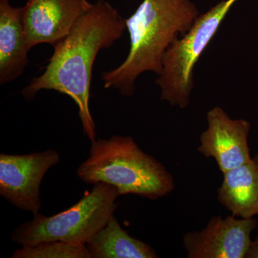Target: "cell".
<instances>
[{
  "label": "cell",
  "mask_w": 258,
  "mask_h": 258,
  "mask_svg": "<svg viewBox=\"0 0 258 258\" xmlns=\"http://www.w3.org/2000/svg\"><path fill=\"white\" fill-rule=\"evenodd\" d=\"M126 29L125 19L105 0H98L78 20L69 35L54 45V52L41 76L22 94L31 101L42 90L69 96L77 105L83 134L96 140V124L90 110L93 64L99 51L109 48Z\"/></svg>",
  "instance_id": "obj_1"
},
{
  "label": "cell",
  "mask_w": 258,
  "mask_h": 258,
  "mask_svg": "<svg viewBox=\"0 0 258 258\" xmlns=\"http://www.w3.org/2000/svg\"><path fill=\"white\" fill-rule=\"evenodd\" d=\"M199 15L191 0H143L125 20L130 50L118 68L102 74L104 88L131 96L141 74L151 71L159 76L168 47L189 30Z\"/></svg>",
  "instance_id": "obj_2"
},
{
  "label": "cell",
  "mask_w": 258,
  "mask_h": 258,
  "mask_svg": "<svg viewBox=\"0 0 258 258\" xmlns=\"http://www.w3.org/2000/svg\"><path fill=\"white\" fill-rule=\"evenodd\" d=\"M76 174L87 184L112 185L120 196L134 195L155 200L167 196L175 187L174 177L165 166L125 136L91 142L88 157Z\"/></svg>",
  "instance_id": "obj_3"
},
{
  "label": "cell",
  "mask_w": 258,
  "mask_h": 258,
  "mask_svg": "<svg viewBox=\"0 0 258 258\" xmlns=\"http://www.w3.org/2000/svg\"><path fill=\"white\" fill-rule=\"evenodd\" d=\"M71 208L45 216L40 212L23 222L13 232L12 240L22 246L35 245L47 241L86 244L101 230L118 208L120 195L115 186L106 183L93 184Z\"/></svg>",
  "instance_id": "obj_4"
},
{
  "label": "cell",
  "mask_w": 258,
  "mask_h": 258,
  "mask_svg": "<svg viewBox=\"0 0 258 258\" xmlns=\"http://www.w3.org/2000/svg\"><path fill=\"white\" fill-rule=\"evenodd\" d=\"M237 1L222 0L199 15L181 38L178 37L168 47L156 81L161 88V101L180 108L189 106L195 64Z\"/></svg>",
  "instance_id": "obj_5"
},
{
  "label": "cell",
  "mask_w": 258,
  "mask_h": 258,
  "mask_svg": "<svg viewBox=\"0 0 258 258\" xmlns=\"http://www.w3.org/2000/svg\"><path fill=\"white\" fill-rule=\"evenodd\" d=\"M60 160V154L53 149L23 155L2 153L0 195L19 210L38 213L42 179Z\"/></svg>",
  "instance_id": "obj_6"
},
{
  "label": "cell",
  "mask_w": 258,
  "mask_h": 258,
  "mask_svg": "<svg viewBox=\"0 0 258 258\" xmlns=\"http://www.w3.org/2000/svg\"><path fill=\"white\" fill-rule=\"evenodd\" d=\"M254 218L212 217L201 230L186 232L183 245L188 258H245L257 228Z\"/></svg>",
  "instance_id": "obj_7"
},
{
  "label": "cell",
  "mask_w": 258,
  "mask_h": 258,
  "mask_svg": "<svg viewBox=\"0 0 258 258\" xmlns=\"http://www.w3.org/2000/svg\"><path fill=\"white\" fill-rule=\"evenodd\" d=\"M207 121L208 128L200 136L198 151L204 157L213 158L222 174L251 160L249 121L233 119L219 106L208 112Z\"/></svg>",
  "instance_id": "obj_8"
},
{
  "label": "cell",
  "mask_w": 258,
  "mask_h": 258,
  "mask_svg": "<svg viewBox=\"0 0 258 258\" xmlns=\"http://www.w3.org/2000/svg\"><path fill=\"white\" fill-rule=\"evenodd\" d=\"M92 5L88 0H28L22 18L29 48L41 43L54 46Z\"/></svg>",
  "instance_id": "obj_9"
},
{
  "label": "cell",
  "mask_w": 258,
  "mask_h": 258,
  "mask_svg": "<svg viewBox=\"0 0 258 258\" xmlns=\"http://www.w3.org/2000/svg\"><path fill=\"white\" fill-rule=\"evenodd\" d=\"M30 48L24 31L22 8L0 0V83L12 82L28 64Z\"/></svg>",
  "instance_id": "obj_10"
},
{
  "label": "cell",
  "mask_w": 258,
  "mask_h": 258,
  "mask_svg": "<svg viewBox=\"0 0 258 258\" xmlns=\"http://www.w3.org/2000/svg\"><path fill=\"white\" fill-rule=\"evenodd\" d=\"M217 200L234 216L258 215V154L243 165L223 173Z\"/></svg>",
  "instance_id": "obj_11"
},
{
  "label": "cell",
  "mask_w": 258,
  "mask_h": 258,
  "mask_svg": "<svg viewBox=\"0 0 258 258\" xmlns=\"http://www.w3.org/2000/svg\"><path fill=\"white\" fill-rule=\"evenodd\" d=\"M86 247L91 258H157L152 246L132 237L113 215Z\"/></svg>",
  "instance_id": "obj_12"
},
{
  "label": "cell",
  "mask_w": 258,
  "mask_h": 258,
  "mask_svg": "<svg viewBox=\"0 0 258 258\" xmlns=\"http://www.w3.org/2000/svg\"><path fill=\"white\" fill-rule=\"evenodd\" d=\"M12 258H91L86 244H73L61 241H47L35 245L22 246Z\"/></svg>",
  "instance_id": "obj_13"
},
{
  "label": "cell",
  "mask_w": 258,
  "mask_h": 258,
  "mask_svg": "<svg viewBox=\"0 0 258 258\" xmlns=\"http://www.w3.org/2000/svg\"><path fill=\"white\" fill-rule=\"evenodd\" d=\"M245 258H258V235L252 240Z\"/></svg>",
  "instance_id": "obj_14"
}]
</instances>
